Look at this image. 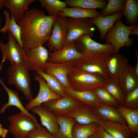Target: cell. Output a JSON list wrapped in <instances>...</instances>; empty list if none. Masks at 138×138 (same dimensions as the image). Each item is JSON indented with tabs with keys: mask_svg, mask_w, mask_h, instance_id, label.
Returning <instances> with one entry per match:
<instances>
[{
	"mask_svg": "<svg viewBox=\"0 0 138 138\" xmlns=\"http://www.w3.org/2000/svg\"><path fill=\"white\" fill-rule=\"evenodd\" d=\"M92 136L94 138H114L99 125L96 128Z\"/></svg>",
	"mask_w": 138,
	"mask_h": 138,
	"instance_id": "40",
	"label": "cell"
},
{
	"mask_svg": "<svg viewBox=\"0 0 138 138\" xmlns=\"http://www.w3.org/2000/svg\"><path fill=\"white\" fill-rule=\"evenodd\" d=\"M64 116L72 117L77 122L83 124L95 123L100 125L102 120L91 108L84 104Z\"/></svg>",
	"mask_w": 138,
	"mask_h": 138,
	"instance_id": "17",
	"label": "cell"
},
{
	"mask_svg": "<svg viewBox=\"0 0 138 138\" xmlns=\"http://www.w3.org/2000/svg\"><path fill=\"white\" fill-rule=\"evenodd\" d=\"M72 67L71 63H58L47 62L43 65L42 71L56 78L64 87L68 88L71 87L67 76Z\"/></svg>",
	"mask_w": 138,
	"mask_h": 138,
	"instance_id": "15",
	"label": "cell"
},
{
	"mask_svg": "<svg viewBox=\"0 0 138 138\" xmlns=\"http://www.w3.org/2000/svg\"><path fill=\"white\" fill-rule=\"evenodd\" d=\"M98 125L95 123L83 124L77 122L72 130L73 138H88L92 136L97 126Z\"/></svg>",
	"mask_w": 138,
	"mask_h": 138,
	"instance_id": "32",
	"label": "cell"
},
{
	"mask_svg": "<svg viewBox=\"0 0 138 138\" xmlns=\"http://www.w3.org/2000/svg\"><path fill=\"white\" fill-rule=\"evenodd\" d=\"M30 110L33 114H36L40 117L42 125L55 136L60 128L55 115L51 111L40 106L33 108Z\"/></svg>",
	"mask_w": 138,
	"mask_h": 138,
	"instance_id": "19",
	"label": "cell"
},
{
	"mask_svg": "<svg viewBox=\"0 0 138 138\" xmlns=\"http://www.w3.org/2000/svg\"><path fill=\"white\" fill-rule=\"evenodd\" d=\"M134 138H138V135L134 136Z\"/></svg>",
	"mask_w": 138,
	"mask_h": 138,
	"instance_id": "46",
	"label": "cell"
},
{
	"mask_svg": "<svg viewBox=\"0 0 138 138\" xmlns=\"http://www.w3.org/2000/svg\"><path fill=\"white\" fill-rule=\"evenodd\" d=\"M56 116L60 128L55 137L56 138H73L72 129L77 122L75 119L66 116Z\"/></svg>",
	"mask_w": 138,
	"mask_h": 138,
	"instance_id": "28",
	"label": "cell"
},
{
	"mask_svg": "<svg viewBox=\"0 0 138 138\" xmlns=\"http://www.w3.org/2000/svg\"><path fill=\"white\" fill-rule=\"evenodd\" d=\"M8 130L2 127L1 124L0 123V136L2 138H5L8 132Z\"/></svg>",
	"mask_w": 138,
	"mask_h": 138,
	"instance_id": "41",
	"label": "cell"
},
{
	"mask_svg": "<svg viewBox=\"0 0 138 138\" xmlns=\"http://www.w3.org/2000/svg\"><path fill=\"white\" fill-rule=\"evenodd\" d=\"M88 138H94V137L93 136H91L89 137Z\"/></svg>",
	"mask_w": 138,
	"mask_h": 138,
	"instance_id": "48",
	"label": "cell"
},
{
	"mask_svg": "<svg viewBox=\"0 0 138 138\" xmlns=\"http://www.w3.org/2000/svg\"><path fill=\"white\" fill-rule=\"evenodd\" d=\"M58 15L76 19H92L101 16L99 12L95 9H86L79 7H67L62 9Z\"/></svg>",
	"mask_w": 138,
	"mask_h": 138,
	"instance_id": "23",
	"label": "cell"
},
{
	"mask_svg": "<svg viewBox=\"0 0 138 138\" xmlns=\"http://www.w3.org/2000/svg\"><path fill=\"white\" fill-rule=\"evenodd\" d=\"M123 14L121 12L106 16H100L91 19V21L99 29L100 38L103 40L108 31L113 26L116 21L121 18Z\"/></svg>",
	"mask_w": 138,
	"mask_h": 138,
	"instance_id": "22",
	"label": "cell"
},
{
	"mask_svg": "<svg viewBox=\"0 0 138 138\" xmlns=\"http://www.w3.org/2000/svg\"><path fill=\"white\" fill-rule=\"evenodd\" d=\"M71 88L78 91L93 90L103 87L107 80L101 76L72 67L67 76Z\"/></svg>",
	"mask_w": 138,
	"mask_h": 138,
	"instance_id": "3",
	"label": "cell"
},
{
	"mask_svg": "<svg viewBox=\"0 0 138 138\" xmlns=\"http://www.w3.org/2000/svg\"><path fill=\"white\" fill-rule=\"evenodd\" d=\"M114 138H134L126 125L102 120L100 125Z\"/></svg>",
	"mask_w": 138,
	"mask_h": 138,
	"instance_id": "24",
	"label": "cell"
},
{
	"mask_svg": "<svg viewBox=\"0 0 138 138\" xmlns=\"http://www.w3.org/2000/svg\"><path fill=\"white\" fill-rule=\"evenodd\" d=\"M26 138H56L46 129L42 126L36 127L29 133Z\"/></svg>",
	"mask_w": 138,
	"mask_h": 138,
	"instance_id": "39",
	"label": "cell"
},
{
	"mask_svg": "<svg viewBox=\"0 0 138 138\" xmlns=\"http://www.w3.org/2000/svg\"><path fill=\"white\" fill-rule=\"evenodd\" d=\"M91 19H76L66 17L67 33L64 44L74 42L84 35L93 37L96 27L91 22Z\"/></svg>",
	"mask_w": 138,
	"mask_h": 138,
	"instance_id": "6",
	"label": "cell"
},
{
	"mask_svg": "<svg viewBox=\"0 0 138 138\" xmlns=\"http://www.w3.org/2000/svg\"><path fill=\"white\" fill-rule=\"evenodd\" d=\"M132 34L138 35V26L136 24L130 31L129 35Z\"/></svg>",
	"mask_w": 138,
	"mask_h": 138,
	"instance_id": "42",
	"label": "cell"
},
{
	"mask_svg": "<svg viewBox=\"0 0 138 138\" xmlns=\"http://www.w3.org/2000/svg\"><path fill=\"white\" fill-rule=\"evenodd\" d=\"M67 6L79 7L90 9L100 8L102 9L106 6L107 2L104 0H65Z\"/></svg>",
	"mask_w": 138,
	"mask_h": 138,
	"instance_id": "31",
	"label": "cell"
},
{
	"mask_svg": "<svg viewBox=\"0 0 138 138\" xmlns=\"http://www.w3.org/2000/svg\"><path fill=\"white\" fill-rule=\"evenodd\" d=\"M86 56L77 50L74 42L67 43H65L60 50L50 52L47 62L58 63H70Z\"/></svg>",
	"mask_w": 138,
	"mask_h": 138,
	"instance_id": "10",
	"label": "cell"
},
{
	"mask_svg": "<svg viewBox=\"0 0 138 138\" xmlns=\"http://www.w3.org/2000/svg\"><path fill=\"white\" fill-rule=\"evenodd\" d=\"M63 89L66 95L92 109L97 107L100 102L93 90L78 91L71 87Z\"/></svg>",
	"mask_w": 138,
	"mask_h": 138,
	"instance_id": "20",
	"label": "cell"
},
{
	"mask_svg": "<svg viewBox=\"0 0 138 138\" xmlns=\"http://www.w3.org/2000/svg\"><path fill=\"white\" fill-rule=\"evenodd\" d=\"M5 0H0V10L2 9L4 2Z\"/></svg>",
	"mask_w": 138,
	"mask_h": 138,
	"instance_id": "44",
	"label": "cell"
},
{
	"mask_svg": "<svg viewBox=\"0 0 138 138\" xmlns=\"http://www.w3.org/2000/svg\"><path fill=\"white\" fill-rule=\"evenodd\" d=\"M123 106L130 109H138V87L125 96Z\"/></svg>",
	"mask_w": 138,
	"mask_h": 138,
	"instance_id": "38",
	"label": "cell"
},
{
	"mask_svg": "<svg viewBox=\"0 0 138 138\" xmlns=\"http://www.w3.org/2000/svg\"><path fill=\"white\" fill-rule=\"evenodd\" d=\"M137 57V61L136 64L134 67H133L134 73L136 76L138 77V52H135Z\"/></svg>",
	"mask_w": 138,
	"mask_h": 138,
	"instance_id": "43",
	"label": "cell"
},
{
	"mask_svg": "<svg viewBox=\"0 0 138 138\" xmlns=\"http://www.w3.org/2000/svg\"><path fill=\"white\" fill-rule=\"evenodd\" d=\"M8 41L6 44L0 41V49L2 59L9 61L11 64L25 65L24 52L23 47L18 43L13 35L7 32Z\"/></svg>",
	"mask_w": 138,
	"mask_h": 138,
	"instance_id": "8",
	"label": "cell"
},
{
	"mask_svg": "<svg viewBox=\"0 0 138 138\" xmlns=\"http://www.w3.org/2000/svg\"><path fill=\"white\" fill-rule=\"evenodd\" d=\"M111 54L105 52L98 53L86 56L82 59L71 63L73 67L101 76L108 80L110 77L107 62Z\"/></svg>",
	"mask_w": 138,
	"mask_h": 138,
	"instance_id": "2",
	"label": "cell"
},
{
	"mask_svg": "<svg viewBox=\"0 0 138 138\" xmlns=\"http://www.w3.org/2000/svg\"><path fill=\"white\" fill-rule=\"evenodd\" d=\"M0 84L7 93L8 99V102L4 104L1 108L0 113H3L7 108L10 106H15L20 111V112L25 114L31 118L36 123L37 127L41 126L38 123L37 118L28 111L25 107L21 101L18 92L9 88L0 78Z\"/></svg>",
	"mask_w": 138,
	"mask_h": 138,
	"instance_id": "18",
	"label": "cell"
},
{
	"mask_svg": "<svg viewBox=\"0 0 138 138\" xmlns=\"http://www.w3.org/2000/svg\"><path fill=\"white\" fill-rule=\"evenodd\" d=\"M35 0H5L3 7L8 8L16 22H18L28 10L29 5Z\"/></svg>",
	"mask_w": 138,
	"mask_h": 138,
	"instance_id": "26",
	"label": "cell"
},
{
	"mask_svg": "<svg viewBox=\"0 0 138 138\" xmlns=\"http://www.w3.org/2000/svg\"><path fill=\"white\" fill-rule=\"evenodd\" d=\"M7 120L10 123L8 131L15 138H26L29 132L37 127L31 118L20 112L9 116Z\"/></svg>",
	"mask_w": 138,
	"mask_h": 138,
	"instance_id": "7",
	"label": "cell"
},
{
	"mask_svg": "<svg viewBox=\"0 0 138 138\" xmlns=\"http://www.w3.org/2000/svg\"><path fill=\"white\" fill-rule=\"evenodd\" d=\"M103 87L120 104L124 105L125 96L118 81L110 78Z\"/></svg>",
	"mask_w": 138,
	"mask_h": 138,
	"instance_id": "35",
	"label": "cell"
},
{
	"mask_svg": "<svg viewBox=\"0 0 138 138\" xmlns=\"http://www.w3.org/2000/svg\"><path fill=\"white\" fill-rule=\"evenodd\" d=\"M41 7L45 8L49 16L56 17L64 8L67 7L65 2L59 0H38Z\"/></svg>",
	"mask_w": 138,
	"mask_h": 138,
	"instance_id": "34",
	"label": "cell"
},
{
	"mask_svg": "<svg viewBox=\"0 0 138 138\" xmlns=\"http://www.w3.org/2000/svg\"><path fill=\"white\" fill-rule=\"evenodd\" d=\"M1 20H2V19H1V17L0 16V26H1Z\"/></svg>",
	"mask_w": 138,
	"mask_h": 138,
	"instance_id": "47",
	"label": "cell"
},
{
	"mask_svg": "<svg viewBox=\"0 0 138 138\" xmlns=\"http://www.w3.org/2000/svg\"><path fill=\"white\" fill-rule=\"evenodd\" d=\"M25 64L29 71H42L43 66L49 57L48 50L42 45L28 50H24Z\"/></svg>",
	"mask_w": 138,
	"mask_h": 138,
	"instance_id": "13",
	"label": "cell"
},
{
	"mask_svg": "<svg viewBox=\"0 0 138 138\" xmlns=\"http://www.w3.org/2000/svg\"><path fill=\"white\" fill-rule=\"evenodd\" d=\"M83 104L66 95L60 99L44 102L40 106L51 111L57 116L65 115Z\"/></svg>",
	"mask_w": 138,
	"mask_h": 138,
	"instance_id": "11",
	"label": "cell"
},
{
	"mask_svg": "<svg viewBox=\"0 0 138 138\" xmlns=\"http://www.w3.org/2000/svg\"><path fill=\"white\" fill-rule=\"evenodd\" d=\"M93 109L95 113L102 120L127 125L126 122L117 108L100 102L97 107Z\"/></svg>",
	"mask_w": 138,
	"mask_h": 138,
	"instance_id": "21",
	"label": "cell"
},
{
	"mask_svg": "<svg viewBox=\"0 0 138 138\" xmlns=\"http://www.w3.org/2000/svg\"><path fill=\"white\" fill-rule=\"evenodd\" d=\"M129 61L128 58L120 54H111L107 62L110 78L118 81L129 65Z\"/></svg>",
	"mask_w": 138,
	"mask_h": 138,
	"instance_id": "16",
	"label": "cell"
},
{
	"mask_svg": "<svg viewBox=\"0 0 138 138\" xmlns=\"http://www.w3.org/2000/svg\"><path fill=\"white\" fill-rule=\"evenodd\" d=\"M93 90L100 102L116 108L120 105L104 87H98Z\"/></svg>",
	"mask_w": 138,
	"mask_h": 138,
	"instance_id": "36",
	"label": "cell"
},
{
	"mask_svg": "<svg viewBox=\"0 0 138 138\" xmlns=\"http://www.w3.org/2000/svg\"><path fill=\"white\" fill-rule=\"evenodd\" d=\"M135 24L126 26L119 18L107 32L105 38L106 44H110L112 45L114 53H118L120 49L123 47H128L132 45L133 40L129 37V33Z\"/></svg>",
	"mask_w": 138,
	"mask_h": 138,
	"instance_id": "5",
	"label": "cell"
},
{
	"mask_svg": "<svg viewBox=\"0 0 138 138\" xmlns=\"http://www.w3.org/2000/svg\"><path fill=\"white\" fill-rule=\"evenodd\" d=\"M118 82L125 96L138 87V77L134 73L133 66L128 65L119 77Z\"/></svg>",
	"mask_w": 138,
	"mask_h": 138,
	"instance_id": "25",
	"label": "cell"
},
{
	"mask_svg": "<svg viewBox=\"0 0 138 138\" xmlns=\"http://www.w3.org/2000/svg\"><path fill=\"white\" fill-rule=\"evenodd\" d=\"M5 18V23L0 29V32L5 33L7 31L12 34L16 41L22 47L21 38V31L19 26L17 24L13 17L10 16V12L6 10L3 11Z\"/></svg>",
	"mask_w": 138,
	"mask_h": 138,
	"instance_id": "29",
	"label": "cell"
},
{
	"mask_svg": "<svg viewBox=\"0 0 138 138\" xmlns=\"http://www.w3.org/2000/svg\"><path fill=\"white\" fill-rule=\"evenodd\" d=\"M126 21L131 26L136 24L138 18V3L136 0H126L122 11Z\"/></svg>",
	"mask_w": 138,
	"mask_h": 138,
	"instance_id": "30",
	"label": "cell"
},
{
	"mask_svg": "<svg viewBox=\"0 0 138 138\" xmlns=\"http://www.w3.org/2000/svg\"><path fill=\"white\" fill-rule=\"evenodd\" d=\"M56 17L47 15L43 11L37 8H31L26 12L17 22L21 29L24 50L43 45L47 42Z\"/></svg>",
	"mask_w": 138,
	"mask_h": 138,
	"instance_id": "1",
	"label": "cell"
},
{
	"mask_svg": "<svg viewBox=\"0 0 138 138\" xmlns=\"http://www.w3.org/2000/svg\"><path fill=\"white\" fill-rule=\"evenodd\" d=\"M67 33L66 17L57 15L56 17L51 34L47 42L49 50L53 52L61 49L65 43Z\"/></svg>",
	"mask_w": 138,
	"mask_h": 138,
	"instance_id": "9",
	"label": "cell"
},
{
	"mask_svg": "<svg viewBox=\"0 0 138 138\" xmlns=\"http://www.w3.org/2000/svg\"><path fill=\"white\" fill-rule=\"evenodd\" d=\"M105 7L99 12L102 16L110 15L117 13L121 12L124 5V0H109Z\"/></svg>",
	"mask_w": 138,
	"mask_h": 138,
	"instance_id": "37",
	"label": "cell"
},
{
	"mask_svg": "<svg viewBox=\"0 0 138 138\" xmlns=\"http://www.w3.org/2000/svg\"><path fill=\"white\" fill-rule=\"evenodd\" d=\"M74 42L77 50L86 56L102 52L114 53L113 48L111 44L99 43L88 35H84L81 37Z\"/></svg>",
	"mask_w": 138,
	"mask_h": 138,
	"instance_id": "12",
	"label": "cell"
},
{
	"mask_svg": "<svg viewBox=\"0 0 138 138\" xmlns=\"http://www.w3.org/2000/svg\"><path fill=\"white\" fill-rule=\"evenodd\" d=\"M34 78L39 83V90L36 97L25 105V108L28 111L34 107L40 106L44 102L62 97L52 92L48 86L45 80L40 75H36Z\"/></svg>",
	"mask_w": 138,
	"mask_h": 138,
	"instance_id": "14",
	"label": "cell"
},
{
	"mask_svg": "<svg viewBox=\"0 0 138 138\" xmlns=\"http://www.w3.org/2000/svg\"><path fill=\"white\" fill-rule=\"evenodd\" d=\"M29 70L25 65L11 64L7 70L8 83L14 85L21 91L26 100L29 101L33 98L31 88Z\"/></svg>",
	"mask_w": 138,
	"mask_h": 138,
	"instance_id": "4",
	"label": "cell"
},
{
	"mask_svg": "<svg viewBox=\"0 0 138 138\" xmlns=\"http://www.w3.org/2000/svg\"><path fill=\"white\" fill-rule=\"evenodd\" d=\"M36 72L37 74L40 75L44 78L48 86L52 92L62 97L66 96L63 87L56 78L40 70L37 71Z\"/></svg>",
	"mask_w": 138,
	"mask_h": 138,
	"instance_id": "33",
	"label": "cell"
},
{
	"mask_svg": "<svg viewBox=\"0 0 138 138\" xmlns=\"http://www.w3.org/2000/svg\"><path fill=\"white\" fill-rule=\"evenodd\" d=\"M117 108L126 122L131 133L134 136L138 135V109H130L121 105Z\"/></svg>",
	"mask_w": 138,
	"mask_h": 138,
	"instance_id": "27",
	"label": "cell"
},
{
	"mask_svg": "<svg viewBox=\"0 0 138 138\" xmlns=\"http://www.w3.org/2000/svg\"><path fill=\"white\" fill-rule=\"evenodd\" d=\"M5 62V61L4 60L2 59L1 62L0 64V72L2 69L3 63Z\"/></svg>",
	"mask_w": 138,
	"mask_h": 138,
	"instance_id": "45",
	"label": "cell"
}]
</instances>
